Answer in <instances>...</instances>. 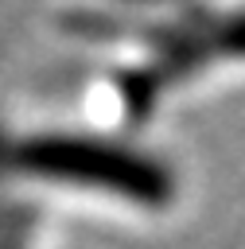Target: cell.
I'll return each mask as SVG.
<instances>
[{
    "label": "cell",
    "instance_id": "6da1fadb",
    "mask_svg": "<svg viewBox=\"0 0 245 249\" xmlns=\"http://www.w3.org/2000/svg\"><path fill=\"white\" fill-rule=\"evenodd\" d=\"M16 160L35 175L82 183V187H105L109 195H121L132 202H163L167 198L163 167H156V163H148V156L124 152L117 144L39 136V140H27L16 152Z\"/></svg>",
    "mask_w": 245,
    "mask_h": 249
}]
</instances>
